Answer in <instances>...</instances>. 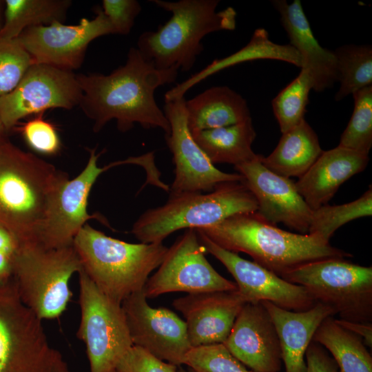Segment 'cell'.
<instances>
[{"label":"cell","instance_id":"6da1fadb","mask_svg":"<svg viewBox=\"0 0 372 372\" xmlns=\"http://www.w3.org/2000/svg\"><path fill=\"white\" fill-rule=\"evenodd\" d=\"M178 73L176 69L156 68L132 47L125 63L110 74H76L82 91L79 106L93 121L95 132L116 120L122 132L138 123L144 129L160 128L167 134L169 123L154 93L158 87L174 83Z\"/></svg>","mask_w":372,"mask_h":372},{"label":"cell","instance_id":"7bdbcfd3","mask_svg":"<svg viewBox=\"0 0 372 372\" xmlns=\"http://www.w3.org/2000/svg\"><path fill=\"white\" fill-rule=\"evenodd\" d=\"M177 372H194L192 369H186L180 366H178Z\"/></svg>","mask_w":372,"mask_h":372},{"label":"cell","instance_id":"74e56055","mask_svg":"<svg viewBox=\"0 0 372 372\" xmlns=\"http://www.w3.org/2000/svg\"><path fill=\"white\" fill-rule=\"evenodd\" d=\"M178 366L133 346L118 362L115 372H177Z\"/></svg>","mask_w":372,"mask_h":372},{"label":"cell","instance_id":"d6986e66","mask_svg":"<svg viewBox=\"0 0 372 372\" xmlns=\"http://www.w3.org/2000/svg\"><path fill=\"white\" fill-rule=\"evenodd\" d=\"M229 352L254 372H280L282 364L276 327L261 302H247L223 344Z\"/></svg>","mask_w":372,"mask_h":372},{"label":"cell","instance_id":"7c38bea8","mask_svg":"<svg viewBox=\"0 0 372 372\" xmlns=\"http://www.w3.org/2000/svg\"><path fill=\"white\" fill-rule=\"evenodd\" d=\"M195 229H188L169 248L158 270L144 287L147 298L172 292L188 294L237 290L236 284L222 276L205 256Z\"/></svg>","mask_w":372,"mask_h":372},{"label":"cell","instance_id":"d6a6232c","mask_svg":"<svg viewBox=\"0 0 372 372\" xmlns=\"http://www.w3.org/2000/svg\"><path fill=\"white\" fill-rule=\"evenodd\" d=\"M353 96V111L338 145L369 155L372 147V85L354 92Z\"/></svg>","mask_w":372,"mask_h":372},{"label":"cell","instance_id":"cb8c5ba5","mask_svg":"<svg viewBox=\"0 0 372 372\" xmlns=\"http://www.w3.org/2000/svg\"><path fill=\"white\" fill-rule=\"evenodd\" d=\"M190 132L229 126L251 118L246 100L227 86H213L185 101Z\"/></svg>","mask_w":372,"mask_h":372},{"label":"cell","instance_id":"52a82bcc","mask_svg":"<svg viewBox=\"0 0 372 372\" xmlns=\"http://www.w3.org/2000/svg\"><path fill=\"white\" fill-rule=\"evenodd\" d=\"M82 269L73 245L46 248L21 242L13 267V281L21 302L41 320L59 318L72 293L70 282Z\"/></svg>","mask_w":372,"mask_h":372},{"label":"cell","instance_id":"d590c367","mask_svg":"<svg viewBox=\"0 0 372 372\" xmlns=\"http://www.w3.org/2000/svg\"><path fill=\"white\" fill-rule=\"evenodd\" d=\"M15 128L34 152L54 156L60 152L61 141L57 129L52 123L43 118V114L34 116Z\"/></svg>","mask_w":372,"mask_h":372},{"label":"cell","instance_id":"603a6c76","mask_svg":"<svg viewBox=\"0 0 372 372\" xmlns=\"http://www.w3.org/2000/svg\"><path fill=\"white\" fill-rule=\"evenodd\" d=\"M261 303L276 327L285 372H307L305 352L320 324L334 316L335 311L320 302L303 311L286 310L269 302Z\"/></svg>","mask_w":372,"mask_h":372},{"label":"cell","instance_id":"277c9868","mask_svg":"<svg viewBox=\"0 0 372 372\" xmlns=\"http://www.w3.org/2000/svg\"><path fill=\"white\" fill-rule=\"evenodd\" d=\"M150 1L172 13L167 21L154 31L143 32L137 41L142 56L158 70L189 71L203 51L206 35L236 26V10L228 7L216 11L218 0Z\"/></svg>","mask_w":372,"mask_h":372},{"label":"cell","instance_id":"484cf974","mask_svg":"<svg viewBox=\"0 0 372 372\" xmlns=\"http://www.w3.org/2000/svg\"><path fill=\"white\" fill-rule=\"evenodd\" d=\"M318 137L305 121L282 133L273 151L267 157L262 156L265 167L287 177H301L322 154Z\"/></svg>","mask_w":372,"mask_h":372},{"label":"cell","instance_id":"f546056e","mask_svg":"<svg viewBox=\"0 0 372 372\" xmlns=\"http://www.w3.org/2000/svg\"><path fill=\"white\" fill-rule=\"evenodd\" d=\"M337 63L340 87L335 100L340 101L349 94L372 85V47L348 44L333 51Z\"/></svg>","mask_w":372,"mask_h":372},{"label":"cell","instance_id":"60d3db41","mask_svg":"<svg viewBox=\"0 0 372 372\" xmlns=\"http://www.w3.org/2000/svg\"><path fill=\"white\" fill-rule=\"evenodd\" d=\"M4 4V1H0V33L1 31V29L3 28V21L2 20L3 16H2V6Z\"/></svg>","mask_w":372,"mask_h":372},{"label":"cell","instance_id":"4fadbf2b","mask_svg":"<svg viewBox=\"0 0 372 372\" xmlns=\"http://www.w3.org/2000/svg\"><path fill=\"white\" fill-rule=\"evenodd\" d=\"M92 19L83 18L78 24L55 22L24 30L17 38L30 54L32 64H45L72 71L79 68L89 44L94 39L114 34L101 8Z\"/></svg>","mask_w":372,"mask_h":372},{"label":"cell","instance_id":"8992f818","mask_svg":"<svg viewBox=\"0 0 372 372\" xmlns=\"http://www.w3.org/2000/svg\"><path fill=\"white\" fill-rule=\"evenodd\" d=\"M257 209L256 198L242 180L227 182L207 193L169 194L163 205L143 213L131 232L142 243L163 242L178 230L210 227L231 216Z\"/></svg>","mask_w":372,"mask_h":372},{"label":"cell","instance_id":"b9f144b4","mask_svg":"<svg viewBox=\"0 0 372 372\" xmlns=\"http://www.w3.org/2000/svg\"><path fill=\"white\" fill-rule=\"evenodd\" d=\"M7 132L0 122V141L6 138Z\"/></svg>","mask_w":372,"mask_h":372},{"label":"cell","instance_id":"e575fe53","mask_svg":"<svg viewBox=\"0 0 372 372\" xmlns=\"http://www.w3.org/2000/svg\"><path fill=\"white\" fill-rule=\"evenodd\" d=\"M32 64L17 39L0 40V98L12 91Z\"/></svg>","mask_w":372,"mask_h":372},{"label":"cell","instance_id":"ffe728a7","mask_svg":"<svg viewBox=\"0 0 372 372\" xmlns=\"http://www.w3.org/2000/svg\"><path fill=\"white\" fill-rule=\"evenodd\" d=\"M245 303L235 290L187 294L175 299L172 305L185 318L193 348L223 344Z\"/></svg>","mask_w":372,"mask_h":372},{"label":"cell","instance_id":"4316f807","mask_svg":"<svg viewBox=\"0 0 372 372\" xmlns=\"http://www.w3.org/2000/svg\"><path fill=\"white\" fill-rule=\"evenodd\" d=\"M209 161L234 166L254 158L251 148L256 136L251 117L238 124L190 132Z\"/></svg>","mask_w":372,"mask_h":372},{"label":"cell","instance_id":"4dcf8cb0","mask_svg":"<svg viewBox=\"0 0 372 372\" xmlns=\"http://www.w3.org/2000/svg\"><path fill=\"white\" fill-rule=\"evenodd\" d=\"M313 90L309 73L301 68L299 74L272 100L273 114L281 133H284L304 119L309 95Z\"/></svg>","mask_w":372,"mask_h":372},{"label":"cell","instance_id":"1f68e13d","mask_svg":"<svg viewBox=\"0 0 372 372\" xmlns=\"http://www.w3.org/2000/svg\"><path fill=\"white\" fill-rule=\"evenodd\" d=\"M372 215V187L357 200L340 205H324L313 210L308 234H317L327 241L344 224Z\"/></svg>","mask_w":372,"mask_h":372},{"label":"cell","instance_id":"83f0119b","mask_svg":"<svg viewBox=\"0 0 372 372\" xmlns=\"http://www.w3.org/2000/svg\"><path fill=\"white\" fill-rule=\"evenodd\" d=\"M312 340L329 351L338 372H372V358L362 340L338 324L333 316L323 320Z\"/></svg>","mask_w":372,"mask_h":372},{"label":"cell","instance_id":"7402d4cb","mask_svg":"<svg viewBox=\"0 0 372 372\" xmlns=\"http://www.w3.org/2000/svg\"><path fill=\"white\" fill-rule=\"evenodd\" d=\"M369 161V155L340 146L322 154L296 183L298 192L312 210L332 198L338 188L356 174L362 172Z\"/></svg>","mask_w":372,"mask_h":372},{"label":"cell","instance_id":"30bf717a","mask_svg":"<svg viewBox=\"0 0 372 372\" xmlns=\"http://www.w3.org/2000/svg\"><path fill=\"white\" fill-rule=\"evenodd\" d=\"M81 319L76 335L85 344L90 372H115L134 346L121 304L107 298L81 269Z\"/></svg>","mask_w":372,"mask_h":372},{"label":"cell","instance_id":"9c48e42d","mask_svg":"<svg viewBox=\"0 0 372 372\" xmlns=\"http://www.w3.org/2000/svg\"><path fill=\"white\" fill-rule=\"evenodd\" d=\"M281 278L306 288L340 319L372 323V267L331 258L301 265Z\"/></svg>","mask_w":372,"mask_h":372},{"label":"cell","instance_id":"f1b7e54d","mask_svg":"<svg viewBox=\"0 0 372 372\" xmlns=\"http://www.w3.org/2000/svg\"><path fill=\"white\" fill-rule=\"evenodd\" d=\"M72 4L70 0H6L0 40H12L25 29L63 23Z\"/></svg>","mask_w":372,"mask_h":372},{"label":"cell","instance_id":"5b68a950","mask_svg":"<svg viewBox=\"0 0 372 372\" xmlns=\"http://www.w3.org/2000/svg\"><path fill=\"white\" fill-rule=\"evenodd\" d=\"M72 245L82 270L97 289L121 304L143 289L167 252L163 242L130 243L107 236L86 223Z\"/></svg>","mask_w":372,"mask_h":372},{"label":"cell","instance_id":"8d00e7d4","mask_svg":"<svg viewBox=\"0 0 372 372\" xmlns=\"http://www.w3.org/2000/svg\"><path fill=\"white\" fill-rule=\"evenodd\" d=\"M101 10L115 34L127 35L131 32L142 7L136 0H103Z\"/></svg>","mask_w":372,"mask_h":372},{"label":"cell","instance_id":"3957f363","mask_svg":"<svg viewBox=\"0 0 372 372\" xmlns=\"http://www.w3.org/2000/svg\"><path fill=\"white\" fill-rule=\"evenodd\" d=\"M66 174L34 154L0 141V224L35 242L52 198Z\"/></svg>","mask_w":372,"mask_h":372},{"label":"cell","instance_id":"ab89813d","mask_svg":"<svg viewBox=\"0 0 372 372\" xmlns=\"http://www.w3.org/2000/svg\"><path fill=\"white\" fill-rule=\"evenodd\" d=\"M340 326L360 337L368 347H372V323H362L335 319Z\"/></svg>","mask_w":372,"mask_h":372},{"label":"cell","instance_id":"7a4b0ae2","mask_svg":"<svg viewBox=\"0 0 372 372\" xmlns=\"http://www.w3.org/2000/svg\"><path fill=\"white\" fill-rule=\"evenodd\" d=\"M196 229L225 249L248 254L254 262L280 277L311 262L352 257L317 234L280 229L256 211L236 214Z\"/></svg>","mask_w":372,"mask_h":372},{"label":"cell","instance_id":"2e32d148","mask_svg":"<svg viewBox=\"0 0 372 372\" xmlns=\"http://www.w3.org/2000/svg\"><path fill=\"white\" fill-rule=\"evenodd\" d=\"M147 299L143 289L121 303L133 345L163 361L184 364L192 348L185 320L169 309L151 307Z\"/></svg>","mask_w":372,"mask_h":372},{"label":"cell","instance_id":"9a60e30c","mask_svg":"<svg viewBox=\"0 0 372 372\" xmlns=\"http://www.w3.org/2000/svg\"><path fill=\"white\" fill-rule=\"evenodd\" d=\"M89 152L90 157L83 171L73 179L65 174L59 183L35 242L46 248L70 246L87 220L97 219L107 224L101 216L88 214L87 203L96 179L110 167L98 166L101 153L96 154L95 148Z\"/></svg>","mask_w":372,"mask_h":372},{"label":"cell","instance_id":"ac0fdd59","mask_svg":"<svg viewBox=\"0 0 372 372\" xmlns=\"http://www.w3.org/2000/svg\"><path fill=\"white\" fill-rule=\"evenodd\" d=\"M262 156L234 166L242 183L257 201V213L267 222L276 225L283 223L289 229L307 234L311 223L313 210L298 192L291 178L268 169Z\"/></svg>","mask_w":372,"mask_h":372},{"label":"cell","instance_id":"d4e9b609","mask_svg":"<svg viewBox=\"0 0 372 372\" xmlns=\"http://www.w3.org/2000/svg\"><path fill=\"white\" fill-rule=\"evenodd\" d=\"M258 59L279 60L300 68L302 65L300 54L292 45L273 43L265 29L258 28L245 46L228 56L213 61L205 68L177 84L165 93V100L184 97L189 89L207 77L229 67Z\"/></svg>","mask_w":372,"mask_h":372},{"label":"cell","instance_id":"5bb4252c","mask_svg":"<svg viewBox=\"0 0 372 372\" xmlns=\"http://www.w3.org/2000/svg\"><path fill=\"white\" fill-rule=\"evenodd\" d=\"M185 101V97L165 101L163 108L170 127L165 137L174 165L169 194L209 192L222 183L242 180L238 173L216 168L196 144L187 125Z\"/></svg>","mask_w":372,"mask_h":372},{"label":"cell","instance_id":"f35d334b","mask_svg":"<svg viewBox=\"0 0 372 372\" xmlns=\"http://www.w3.org/2000/svg\"><path fill=\"white\" fill-rule=\"evenodd\" d=\"M307 372H338V367L325 349L314 341L309 344L306 352Z\"/></svg>","mask_w":372,"mask_h":372},{"label":"cell","instance_id":"44dd1931","mask_svg":"<svg viewBox=\"0 0 372 372\" xmlns=\"http://www.w3.org/2000/svg\"><path fill=\"white\" fill-rule=\"evenodd\" d=\"M280 14L282 27L292 45L300 54L302 68L309 73L313 90L320 92L338 81L336 59L333 51L322 47L313 34L300 0L271 1Z\"/></svg>","mask_w":372,"mask_h":372},{"label":"cell","instance_id":"ba28073f","mask_svg":"<svg viewBox=\"0 0 372 372\" xmlns=\"http://www.w3.org/2000/svg\"><path fill=\"white\" fill-rule=\"evenodd\" d=\"M0 372H70L12 280L0 288Z\"/></svg>","mask_w":372,"mask_h":372},{"label":"cell","instance_id":"836d02e7","mask_svg":"<svg viewBox=\"0 0 372 372\" xmlns=\"http://www.w3.org/2000/svg\"><path fill=\"white\" fill-rule=\"evenodd\" d=\"M184 364L194 372H254L234 358L223 344L192 348Z\"/></svg>","mask_w":372,"mask_h":372},{"label":"cell","instance_id":"e0dca14e","mask_svg":"<svg viewBox=\"0 0 372 372\" xmlns=\"http://www.w3.org/2000/svg\"><path fill=\"white\" fill-rule=\"evenodd\" d=\"M196 230L205 251L218 259L232 275L237 291L246 302H269L293 311L308 310L317 303L305 287L286 281L256 262L220 247Z\"/></svg>","mask_w":372,"mask_h":372},{"label":"cell","instance_id":"8fae6325","mask_svg":"<svg viewBox=\"0 0 372 372\" xmlns=\"http://www.w3.org/2000/svg\"><path fill=\"white\" fill-rule=\"evenodd\" d=\"M82 91L76 74L54 66L33 63L10 93L0 98V122L8 133L19 121L54 108L79 105Z\"/></svg>","mask_w":372,"mask_h":372}]
</instances>
